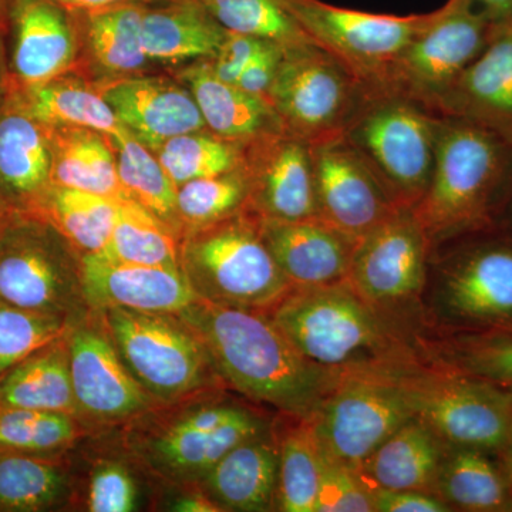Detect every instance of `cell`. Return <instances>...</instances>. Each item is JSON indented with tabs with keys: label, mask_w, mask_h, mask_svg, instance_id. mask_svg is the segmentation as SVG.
<instances>
[{
	"label": "cell",
	"mask_w": 512,
	"mask_h": 512,
	"mask_svg": "<svg viewBox=\"0 0 512 512\" xmlns=\"http://www.w3.org/2000/svg\"><path fill=\"white\" fill-rule=\"evenodd\" d=\"M303 357L336 375L404 376L427 365L420 339L339 284L293 286L264 312Z\"/></svg>",
	"instance_id": "obj_1"
},
{
	"label": "cell",
	"mask_w": 512,
	"mask_h": 512,
	"mask_svg": "<svg viewBox=\"0 0 512 512\" xmlns=\"http://www.w3.org/2000/svg\"><path fill=\"white\" fill-rule=\"evenodd\" d=\"M178 315L200 336L225 386L281 416L308 420L343 377L309 362L264 312L195 299Z\"/></svg>",
	"instance_id": "obj_2"
},
{
	"label": "cell",
	"mask_w": 512,
	"mask_h": 512,
	"mask_svg": "<svg viewBox=\"0 0 512 512\" xmlns=\"http://www.w3.org/2000/svg\"><path fill=\"white\" fill-rule=\"evenodd\" d=\"M512 192V148L491 131L440 116L436 163L412 208L431 247L491 229Z\"/></svg>",
	"instance_id": "obj_3"
},
{
	"label": "cell",
	"mask_w": 512,
	"mask_h": 512,
	"mask_svg": "<svg viewBox=\"0 0 512 512\" xmlns=\"http://www.w3.org/2000/svg\"><path fill=\"white\" fill-rule=\"evenodd\" d=\"M180 269L195 298L225 308L266 312L293 288L247 210L184 234Z\"/></svg>",
	"instance_id": "obj_4"
},
{
	"label": "cell",
	"mask_w": 512,
	"mask_h": 512,
	"mask_svg": "<svg viewBox=\"0 0 512 512\" xmlns=\"http://www.w3.org/2000/svg\"><path fill=\"white\" fill-rule=\"evenodd\" d=\"M120 359L158 407L227 389L210 353L180 315L101 309Z\"/></svg>",
	"instance_id": "obj_5"
},
{
	"label": "cell",
	"mask_w": 512,
	"mask_h": 512,
	"mask_svg": "<svg viewBox=\"0 0 512 512\" xmlns=\"http://www.w3.org/2000/svg\"><path fill=\"white\" fill-rule=\"evenodd\" d=\"M0 301L79 322L89 315L83 254L33 212H13L0 229Z\"/></svg>",
	"instance_id": "obj_6"
},
{
	"label": "cell",
	"mask_w": 512,
	"mask_h": 512,
	"mask_svg": "<svg viewBox=\"0 0 512 512\" xmlns=\"http://www.w3.org/2000/svg\"><path fill=\"white\" fill-rule=\"evenodd\" d=\"M423 311L436 333H512V237L481 235L441 259L429 272Z\"/></svg>",
	"instance_id": "obj_7"
},
{
	"label": "cell",
	"mask_w": 512,
	"mask_h": 512,
	"mask_svg": "<svg viewBox=\"0 0 512 512\" xmlns=\"http://www.w3.org/2000/svg\"><path fill=\"white\" fill-rule=\"evenodd\" d=\"M439 120V114L406 97L367 93L342 136L396 204L413 208L433 175Z\"/></svg>",
	"instance_id": "obj_8"
},
{
	"label": "cell",
	"mask_w": 512,
	"mask_h": 512,
	"mask_svg": "<svg viewBox=\"0 0 512 512\" xmlns=\"http://www.w3.org/2000/svg\"><path fill=\"white\" fill-rule=\"evenodd\" d=\"M431 251L412 208L400 207L357 241L348 275L367 303L419 339Z\"/></svg>",
	"instance_id": "obj_9"
},
{
	"label": "cell",
	"mask_w": 512,
	"mask_h": 512,
	"mask_svg": "<svg viewBox=\"0 0 512 512\" xmlns=\"http://www.w3.org/2000/svg\"><path fill=\"white\" fill-rule=\"evenodd\" d=\"M414 409L451 446L501 451L512 421V392L447 367L423 365L400 377Z\"/></svg>",
	"instance_id": "obj_10"
},
{
	"label": "cell",
	"mask_w": 512,
	"mask_h": 512,
	"mask_svg": "<svg viewBox=\"0 0 512 512\" xmlns=\"http://www.w3.org/2000/svg\"><path fill=\"white\" fill-rule=\"evenodd\" d=\"M493 23L467 0H447L394 60L382 89L436 114L440 100L484 52Z\"/></svg>",
	"instance_id": "obj_11"
},
{
	"label": "cell",
	"mask_w": 512,
	"mask_h": 512,
	"mask_svg": "<svg viewBox=\"0 0 512 512\" xmlns=\"http://www.w3.org/2000/svg\"><path fill=\"white\" fill-rule=\"evenodd\" d=\"M400 377L359 373L332 387L308 419L323 456L359 471L380 444L416 417Z\"/></svg>",
	"instance_id": "obj_12"
},
{
	"label": "cell",
	"mask_w": 512,
	"mask_h": 512,
	"mask_svg": "<svg viewBox=\"0 0 512 512\" xmlns=\"http://www.w3.org/2000/svg\"><path fill=\"white\" fill-rule=\"evenodd\" d=\"M306 36L342 63L369 94L382 89L394 60L433 18L377 15L322 0H278Z\"/></svg>",
	"instance_id": "obj_13"
},
{
	"label": "cell",
	"mask_w": 512,
	"mask_h": 512,
	"mask_svg": "<svg viewBox=\"0 0 512 512\" xmlns=\"http://www.w3.org/2000/svg\"><path fill=\"white\" fill-rule=\"evenodd\" d=\"M366 94L335 57L308 45L285 52L266 99L286 133L313 144L342 136Z\"/></svg>",
	"instance_id": "obj_14"
},
{
	"label": "cell",
	"mask_w": 512,
	"mask_h": 512,
	"mask_svg": "<svg viewBox=\"0 0 512 512\" xmlns=\"http://www.w3.org/2000/svg\"><path fill=\"white\" fill-rule=\"evenodd\" d=\"M127 424V451L150 476L164 484L200 483L218 461L239 444L271 429L252 409L212 431L192 430L178 423L164 407Z\"/></svg>",
	"instance_id": "obj_15"
},
{
	"label": "cell",
	"mask_w": 512,
	"mask_h": 512,
	"mask_svg": "<svg viewBox=\"0 0 512 512\" xmlns=\"http://www.w3.org/2000/svg\"><path fill=\"white\" fill-rule=\"evenodd\" d=\"M77 417L87 427L127 426L158 409L120 359L99 311L66 333Z\"/></svg>",
	"instance_id": "obj_16"
},
{
	"label": "cell",
	"mask_w": 512,
	"mask_h": 512,
	"mask_svg": "<svg viewBox=\"0 0 512 512\" xmlns=\"http://www.w3.org/2000/svg\"><path fill=\"white\" fill-rule=\"evenodd\" d=\"M311 151L319 220L359 241L400 208L345 137L313 143Z\"/></svg>",
	"instance_id": "obj_17"
},
{
	"label": "cell",
	"mask_w": 512,
	"mask_h": 512,
	"mask_svg": "<svg viewBox=\"0 0 512 512\" xmlns=\"http://www.w3.org/2000/svg\"><path fill=\"white\" fill-rule=\"evenodd\" d=\"M242 154L248 181L245 210L268 221L318 218L311 144L282 131L249 141Z\"/></svg>",
	"instance_id": "obj_18"
},
{
	"label": "cell",
	"mask_w": 512,
	"mask_h": 512,
	"mask_svg": "<svg viewBox=\"0 0 512 512\" xmlns=\"http://www.w3.org/2000/svg\"><path fill=\"white\" fill-rule=\"evenodd\" d=\"M0 28L10 86H33L73 72L76 35L69 10L59 3L5 0Z\"/></svg>",
	"instance_id": "obj_19"
},
{
	"label": "cell",
	"mask_w": 512,
	"mask_h": 512,
	"mask_svg": "<svg viewBox=\"0 0 512 512\" xmlns=\"http://www.w3.org/2000/svg\"><path fill=\"white\" fill-rule=\"evenodd\" d=\"M144 5L69 10L77 45L72 73L96 87L147 74L151 62L143 45Z\"/></svg>",
	"instance_id": "obj_20"
},
{
	"label": "cell",
	"mask_w": 512,
	"mask_h": 512,
	"mask_svg": "<svg viewBox=\"0 0 512 512\" xmlns=\"http://www.w3.org/2000/svg\"><path fill=\"white\" fill-rule=\"evenodd\" d=\"M97 89L121 126L148 150H156L170 138L207 128L194 94L178 79L140 74Z\"/></svg>",
	"instance_id": "obj_21"
},
{
	"label": "cell",
	"mask_w": 512,
	"mask_h": 512,
	"mask_svg": "<svg viewBox=\"0 0 512 512\" xmlns=\"http://www.w3.org/2000/svg\"><path fill=\"white\" fill-rule=\"evenodd\" d=\"M83 284L92 311L124 308L178 315L197 299L180 269L126 264L103 254L83 255Z\"/></svg>",
	"instance_id": "obj_22"
},
{
	"label": "cell",
	"mask_w": 512,
	"mask_h": 512,
	"mask_svg": "<svg viewBox=\"0 0 512 512\" xmlns=\"http://www.w3.org/2000/svg\"><path fill=\"white\" fill-rule=\"evenodd\" d=\"M436 114L471 121L512 148V30L494 26L484 52L440 100Z\"/></svg>",
	"instance_id": "obj_23"
},
{
	"label": "cell",
	"mask_w": 512,
	"mask_h": 512,
	"mask_svg": "<svg viewBox=\"0 0 512 512\" xmlns=\"http://www.w3.org/2000/svg\"><path fill=\"white\" fill-rule=\"evenodd\" d=\"M49 127L29 113L10 87L0 110V197L15 212H36L52 188Z\"/></svg>",
	"instance_id": "obj_24"
},
{
	"label": "cell",
	"mask_w": 512,
	"mask_h": 512,
	"mask_svg": "<svg viewBox=\"0 0 512 512\" xmlns=\"http://www.w3.org/2000/svg\"><path fill=\"white\" fill-rule=\"evenodd\" d=\"M262 238L293 286L346 281L357 241L322 220H259Z\"/></svg>",
	"instance_id": "obj_25"
},
{
	"label": "cell",
	"mask_w": 512,
	"mask_h": 512,
	"mask_svg": "<svg viewBox=\"0 0 512 512\" xmlns=\"http://www.w3.org/2000/svg\"><path fill=\"white\" fill-rule=\"evenodd\" d=\"M279 450L275 427L239 444L200 484L221 511H275Z\"/></svg>",
	"instance_id": "obj_26"
},
{
	"label": "cell",
	"mask_w": 512,
	"mask_h": 512,
	"mask_svg": "<svg viewBox=\"0 0 512 512\" xmlns=\"http://www.w3.org/2000/svg\"><path fill=\"white\" fill-rule=\"evenodd\" d=\"M177 79L194 94L208 130L225 140L244 146L256 138L285 131L266 97L221 82L212 73L210 59L187 64Z\"/></svg>",
	"instance_id": "obj_27"
},
{
	"label": "cell",
	"mask_w": 512,
	"mask_h": 512,
	"mask_svg": "<svg viewBox=\"0 0 512 512\" xmlns=\"http://www.w3.org/2000/svg\"><path fill=\"white\" fill-rule=\"evenodd\" d=\"M228 30L201 0H158L144 5L143 45L151 63L180 66L217 55Z\"/></svg>",
	"instance_id": "obj_28"
},
{
	"label": "cell",
	"mask_w": 512,
	"mask_h": 512,
	"mask_svg": "<svg viewBox=\"0 0 512 512\" xmlns=\"http://www.w3.org/2000/svg\"><path fill=\"white\" fill-rule=\"evenodd\" d=\"M446 443L417 417L366 458L357 473L372 488L433 493Z\"/></svg>",
	"instance_id": "obj_29"
},
{
	"label": "cell",
	"mask_w": 512,
	"mask_h": 512,
	"mask_svg": "<svg viewBox=\"0 0 512 512\" xmlns=\"http://www.w3.org/2000/svg\"><path fill=\"white\" fill-rule=\"evenodd\" d=\"M52 185L92 192L111 200H130L119 178L109 137L92 128L49 127Z\"/></svg>",
	"instance_id": "obj_30"
},
{
	"label": "cell",
	"mask_w": 512,
	"mask_h": 512,
	"mask_svg": "<svg viewBox=\"0 0 512 512\" xmlns=\"http://www.w3.org/2000/svg\"><path fill=\"white\" fill-rule=\"evenodd\" d=\"M12 92L47 127L92 128L110 138L126 131L100 90L79 74L66 73L49 82L12 87Z\"/></svg>",
	"instance_id": "obj_31"
},
{
	"label": "cell",
	"mask_w": 512,
	"mask_h": 512,
	"mask_svg": "<svg viewBox=\"0 0 512 512\" xmlns=\"http://www.w3.org/2000/svg\"><path fill=\"white\" fill-rule=\"evenodd\" d=\"M433 493L450 510H512V491L503 466L480 448L446 444Z\"/></svg>",
	"instance_id": "obj_32"
},
{
	"label": "cell",
	"mask_w": 512,
	"mask_h": 512,
	"mask_svg": "<svg viewBox=\"0 0 512 512\" xmlns=\"http://www.w3.org/2000/svg\"><path fill=\"white\" fill-rule=\"evenodd\" d=\"M0 407L77 417L66 335L36 350L0 377Z\"/></svg>",
	"instance_id": "obj_33"
},
{
	"label": "cell",
	"mask_w": 512,
	"mask_h": 512,
	"mask_svg": "<svg viewBox=\"0 0 512 512\" xmlns=\"http://www.w3.org/2000/svg\"><path fill=\"white\" fill-rule=\"evenodd\" d=\"M74 473L66 457L0 451V512H43L72 507Z\"/></svg>",
	"instance_id": "obj_34"
},
{
	"label": "cell",
	"mask_w": 512,
	"mask_h": 512,
	"mask_svg": "<svg viewBox=\"0 0 512 512\" xmlns=\"http://www.w3.org/2000/svg\"><path fill=\"white\" fill-rule=\"evenodd\" d=\"M274 427L279 450L275 511L318 512L323 456L308 420L282 416Z\"/></svg>",
	"instance_id": "obj_35"
},
{
	"label": "cell",
	"mask_w": 512,
	"mask_h": 512,
	"mask_svg": "<svg viewBox=\"0 0 512 512\" xmlns=\"http://www.w3.org/2000/svg\"><path fill=\"white\" fill-rule=\"evenodd\" d=\"M427 365L447 367L500 384H512V333H427L420 339Z\"/></svg>",
	"instance_id": "obj_36"
},
{
	"label": "cell",
	"mask_w": 512,
	"mask_h": 512,
	"mask_svg": "<svg viewBox=\"0 0 512 512\" xmlns=\"http://www.w3.org/2000/svg\"><path fill=\"white\" fill-rule=\"evenodd\" d=\"M110 138V137H109ZM116 153L117 171L128 198L150 211L183 238V222L178 214L177 185L164 170L153 151L130 131L110 138Z\"/></svg>",
	"instance_id": "obj_37"
},
{
	"label": "cell",
	"mask_w": 512,
	"mask_h": 512,
	"mask_svg": "<svg viewBox=\"0 0 512 512\" xmlns=\"http://www.w3.org/2000/svg\"><path fill=\"white\" fill-rule=\"evenodd\" d=\"M119 201L92 192L52 185L39 214L55 225L70 242L86 254H97L106 248L117 220Z\"/></svg>",
	"instance_id": "obj_38"
},
{
	"label": "cell",
	"mask_w": 512,
	"mask_h": 512,
	"mask_svg": "<svg viewBox=\"0 0 512 512\" xmlns=\"http://www.w3.org/2000/svg\"><path fill=\"white\" fill-rule=\"evenodd\" d=\"M180 251L181 238L173 229L136 201L123 200L109 242L97 254L126 264L180 269Z\"/></svg>",
	"instance_id": "obj_39"
},
{
	"label": "cell",
	"mask_w": 512,
	"mask_h": 512,
	"mask_svg": "<svg viewBox=\"0 0 512 512\" xmlns=\"http://www.w3.org/2000/svg\"><path fill=\"white\" fill-rule=\"evenodd\" d=\"M89 431L74 414L0 407L2 453L66 457Z\"/></svg>",
	"instance_id": "obj_40"
},
{
	"label": "cell",
	"mask_w": 512,
	"mask_h": 512,
	"mask_svg": "<svg viewBox=\"0 0 512 512\" xmlns=\"http://www.w3.org/2000/svg\"><path fill=\"white\" fill-rule=\"evenodd\" d=\"M153 153L177 187L198 178L231 173L241 167L244 158L242 144L225 140L208 128L170 138Z\"/></svg>",
	"instance_id": "obj_41"
},
{
	"label": "cell",
	"mask_w": 512,
	"mask_h": 512,
	"mask_svg": "<svg viewBox=\"0 0 512 512\" xmlns=\"http://www.w3.org/2000/svg\"><path fill=\"white\" fill-rule=\"evenodd\" d=\"M128 453V451H127ZM141 464L128 453L99 457L87 470L80 493L74 494L72 507L89 512L140 511L146 501L144 484L138 476Z\"/></svg>",
	"instance_id": "obj_42"
},
{
	"label": "cell",
	"mask_w": 512,
	"mask_h": 512,
	"mask_svg": "<svg viewBox=\"0 0 512 512\" xmlns=\"http://www.w3.org/2000/svg\"><path fill=\"white\" fill-rule=\"evenodd\" d=\"M229 32L268 40L285 52L315 45L278 0H201Z\"/></svg>",
	"instance_id": "obj_43"
},
{
	"label": "cell",
	"mask_w": 512,
	"mask_h": 512,
	"mask_svg": "<svg viewBox=\"0 0 512 512\" xmlns=\"http://www.w3.org/2000/svg\"><path fill=\"white\" fill-rule=\"evenodd\" d=\"M248 181L244 168L215 177L198 178L177 188L183 235L232 217L247 208Z\"/></svg>",
	"instance_id": "obj_44"
},
{
	"label": "cell",
	"mask_w": 512,
	"mask_h": 512,
	"mask_svg": "<svg viewBox=\"0 0 512 512\" xmlns=\"http://www.w3.org/2000/svg\"><path fill=\"white\" fill-rule=\"evenodd\" d=\"M72 323L0 301V377L26 357L66 335Z\"/></svg>",
	"instance_id": "obj_45"
},
{
	"label": "cell",
	"mask_w": 512,
	"mask_h": 512,
	"mask_svg": "<svg viewBox=\"0 0 512 512\" xmlns=\"http://www.w3.org/2000/svg\"><path fill=\"white\" fill-rule=\"evenodd\" d=\"M318 512H375L372 487L357 471L323 456Z\"/></svg>",
	"instance_id": "obj_46"
},
{
	"label": "cell",
	"mask_w": 512,
	"mask_h": 512,
	"mask_svg": "<svg viewBox=\"0 0 512 512\" xmlns=\"http://www.w3.org/2000/svg\"><path fill=\"white\" fill-rule=\"evenodd\" d=\"M268 40L229 32L217 55L210 59L211 70L221 82L237 84L241 74Z\"/></svg>",
	"instance_id": "obj_47"
},
{
	"label": "cell",
	"mask_w": 512,
	"mask_h": 512,
	"mask_svg": "<svg viewBox=\"0 0 512 512\" xmlns=\"http://www.w3.org/2000/svg\"><path fill=\"white\" fill-rule=\"evenodd\" d=\"M376 512H447L450 507L436 494L421 490L372 488Z\"/></svg>",
	"instance_id": "obj_48"
},
{
	"label": "cell",
	"mask_w": 512,
	"mask_h": 512,
	"mask_svg": "<svg viewBox=\"0 0 512 512\" xmlns=\"http://www.w3.org/2000/svg\"><path fill=\"white\" fill-rule=\"evenodd\" d=\"M284 55L285 50L281 46L266 42L264 47L259 50L258 55L249 63L247 70L241 74L235 86L245 92L256 94V96L266 97L274 83Z\"/></svg>",
	"instance_id": "obj_49"
},
{
	"label": "cell",
	"mask_w": 512,
	"mask_h": 512,
	"mask_svg": "<svg viewBox=\"0 0 512 512\" xmlns=\"http://www.w3.org/2000/svg\"><path fill=\"white\" fill-rule=\"evenodd\" d=\"M171 493L165 495L164 510L173 512H221L220 507L205 493L200 484H168Z\"/></svg>",
	"instance_id": "obj_50"
},
{
	"label": "cell",
	"mask_w": 512,
	"mask_h": 512,
	"mask_svg": "<svg viewBox=\"0 0 512 512\" xmlns=\"http://www.w3.org/2000/svg\"><path fill=\"white\" fill-rule=\"evenodd\" d=\"M477 10L493 23L501 26L510 19L512 13V0H467Z\"/></svg>",
	"instance_id": "obj_51"
},
{
	"label": "cell",
	"mask_w": 512,
	"mask_h": 512,
	"mask_svg": "<svg viewBox=\"0 0 512 512\" xmlns=\"http://www.w3.org/2000/svg\"><path fill=\"white\" fill-rule=\"evenodd\" d=\"M67 10H92L106 8V6L119 5V3H150L158 0H53Z\"/></svg>",
	"instance_id": "obj_52"
},
{
	"label": "cell",
	"mask_w": 512,
	"mask_h": 512,
	"mask_svg": "<svg viewBox=\"0 0 512 512\" xmlns=\"http://www.w3.org/2000/svg\"><path fill=\"white\" fill-rule=\"evenodd\" d=\"M10 94V77L8 63H6L5 40H3L2 28H0V110L5 106Z\"/></svg>",
	"instance_id": "obj_53"
},
{
	"label": "cell",
	"mask_w": 512,
	"mask_h": 512,
	"mask_svg": "<svg viewBox=\"0 0 512 512\" xmlns=\"http://www.w3.org/2000/svg\"><path fill=\"white\" fill-rule=\"evenodd\" d=\"M503 454V468L505 476H507L508 483H510L512 491V421L510 426V433H508L507 446L500 451Z\"/></svg>",
	"instance_id": "obj_54"
},
{
	"label": "cell",
	"mask_w": 512,
	"mask_h": 512,
	"mask_svg": "<svg viewBox=\"0 0 512 512\" xmlns=\"http://www.w3.org/2000/svg\"><path fill=\"white\" fill-rule=\"evenodd\" d=\"M13 212L15 211H13L12 208L2 200V197H0V229H2L3 225H5L9 218L12 217Z\"/></svg>",
	"instance_id": "obj_55"
},
{
	"label": "cell",
	"mask_w": 512,
	"mask_h": 512,
	"mask_svg": "<svg viewBox=\"0 0 512 512\" xmlns=\"http://www.w3.org/2000/svg\"><path fill=\"white\" fill-rule=\"evenodd\" d=\"M501 26H504V28L512 30V13L510 19H508L507 22H505L504 25Z\"/></svg>",
	"instance_id": "obj_56"
},
{
	"label": "cell",
	"mask_w": 512,
	"mask_h": 512,
	"mask_svg": "<svg viewBox=\"0 0 512 512\" xmlns=\"http://www.w3.org/2000/svg\"><path fill=\"white\" fill-rule=\"evenodd\" d=\"M3 5H5V0H0V15H2Z\"/></svg>",
	"instance_id": "obj_57"
},
{
	"label": "cell",
	"mask_w": 512,
	"mask_h": 512,
	"mask_svg": "<svg viewBox=\"0 0 512 512\" xmlns=\"http://www.w3.org/2000/svg\"><path fill=\"white\" fill-rule=\"evenodd\" d=\"M510 212H511V221H512V192L510 195Z\"/></svg>",
	"instance_id": "obj_58"
},
{
	"label": "cell",
	"mask_w": 512,
	"mask_h": 512,
	"mask_svg": "<svg viewBox=\"0 0 512 512\" xmlns=\"http://www.w3.org/2000/svg\"><path fill=\"white\" fill-rule=\"evenodd\" d=\"M507 389H510L512 392V384H510V386H507Z\"/></svg>",
	"instance_id": "obj_59"
}]
</instances>
